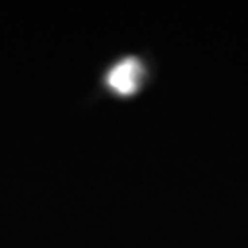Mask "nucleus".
<instances>
[{"label": "nucleus", "instance_id": "1", "mask_svg": "<svg viewBox=\"0 0 248 248\" xmlns=\"http://www.w3.org/2000/svg\"><path fill=\"white\" fill-rule=\"evenodd\" d=\"M143 78V66L136 57L116 63L107 74V84L120 95H132L139 91Z\"/></svg>", "mask_w": 248, "mask_h": 248}]
</instances>
